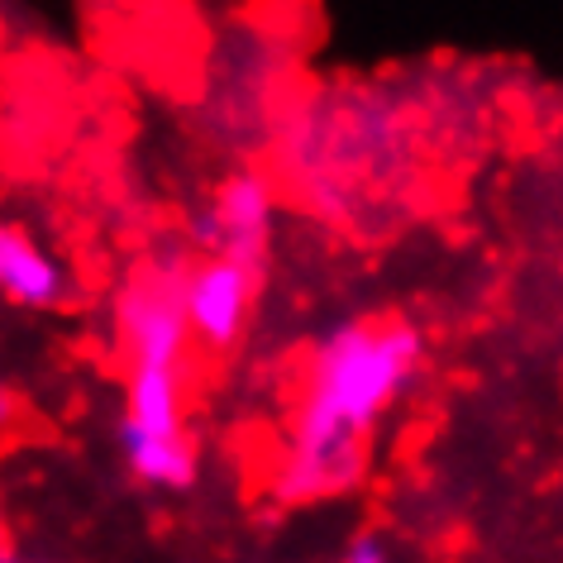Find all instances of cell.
I'll return each mask as SVG.
<instances>
[{
  "label": "cell",
  "instance_id": "cell-1",
  "mask_svg": "<svg viewBox=\"0 0 563 563\" xmlns=\"http://www.w3.org/2000/svg\"><path fill=\"white\" fill-rule=\"evenodd\" d=\"M426 340L411 320H349L306 363L291 434L273 473L282 501L340 497L368 473V440L416 383Z\"/></svg>",
  "mask_w": 563,
  "mask_h": 563
},
{
  "label": "cell",
  "instance_id": "cell-2",
  "mask_svg": "<svg viewBox=\"0 0 563 563\" xmlns=\"http://www.w3.org/2000/svg\"><path fill=\"white\" fill-rule=\"evenodd\" d=\"M124 459L148 487H187L196 477V449L181 411V368H130L124 406Z\"/></svg>",
  "mask_w": 563,
  "mask_h": 563
},
{
  "label": "cell",
  "instance_id": "cell-3",
  "mask_svg": "<svg viewBox=\"0 0 563 563\" xmlns=\"http://www.w3.org/2000/svg\"><path fill=\"white\" fill-rule=\"evenodd\" d=\"M187 273L177 253L144 258L115 301V330L130 354V368H181L187 354Z\"/></svg>",
  "mask_w": 563,
  "mask_h": 563
},
{
  "label": "cell",
  "instance_id": "cell-4",
  "mask_svg": "<svg viewBox=\"0 0 563 563\" xmlns=\"http://www.w3.org/2000/svg\"><path fill=\"white\" fill-rule=\"evenodd\" d=\"M196 239L206 244V258H230L258 273L267 239H273V181L263 173L224 177L206 216L196 220Z\"/></svg>",
  "mask_w": 563,
  "mask_h": 563
},
{
  "label": "cell",
  "instance_id": "cell-5",
  "mask_svg": "<svg viewBox=\"0 0 563 563\" xmlns=\"http://www.w3.org/2000/svg\"><path fill=\"white\" fill-rule=\"evenodd\" d=\"M253 291H258V273L230 258H201L187 273V330L191 340L224 354L239 344V334L249 330Z\"/></svg>",
  "mask_w": 563,
  "mask_h": 563
},
{
  "label": "cell",
  "instance_id": "cell-6",
  "mask_svg": "<svg viewBox=\"0 0 563 563\" xmlns=\"http://www.w3.org/2000/svg\"><path fill=\"white\" fill-rule=\"evenodd\" d=\"M0 291L20 306H58L67 301V273L30 234L0 224Z\"/></svg>",
  "mask_w": 563,
  "mask_h": 563
},
{
  "label": "cell",
  "instance_id": "cell-7",
  "mask_svg": "<svg viewBox=\"0 0 563 563\" xmlns=\"http://www.w3.org/2000/svg\"><path fill=\"white\" fill-rule=\"evenodd\" d=\"M24 426H30V416H24V401L15 397V391L0 387V449L15 440V434H24Z\"/></svg>",
  "mask_w": 563,
  "mask_h": 563
},
{
  "label": "cell",
  "instance_id": "cell-8",
  "mask_svg": "<svg viewBox=\"0 0 563 563\" xmlns=\"http://www.w3.org/2000/svg\"><path fill=\"white\" fill-rule=\"evenodd\" d=\"M340 563H387V549L377 544V540H358Z\"/></svg>",
  "mask_w": 563,
  "mask_h": 563
},
{
  "label": "cell",
  "instance_id": "cell-9",
  "mask_svg": "<svg viewBox=\"0 0 563 563\" xmlns=\"http://www.w3.org/2000/svg\"><path fill=\"white\" fill-rule=\"evenodd\" d=\"M0 549H5V520H0Z\"/></svg>",
  "mask_w": 563,
  "mask_h": 563
},
{
  "label": "cell",
  "instance_id": "cell-10",
  "mask_svg": "<svg viewBox=\"0 0 563 563\" xmlns=\"http://www.w3.org/2000/svg\"><path fill=\"white\" fill-rule=\"evenodd\" d=\"M0 563H10V559H5V554H0Z\"/></svg>",
  "mask_w": 563,
  "mask_h": 563
}]
</instances>
